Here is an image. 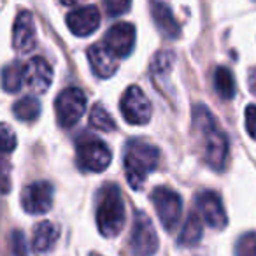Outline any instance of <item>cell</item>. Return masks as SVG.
<instances>
[{"label":"cell","mask_w":256,"mask_h":256,"mask_svg":"<svg viewBox=\"0 0 256 256\" xmlns=\"http://www.w3.org/2000/svg\"><path fill=\"white\" fill-rule=\"evenodd\" d=\"M193 124L204 139V158L206 164L214 170H223L228 160V139L221 132L212 114L206 106H196L193 109Z\"/></svg>","instance_id":"6da1fadb"},{"label":"cell","mask_w":256,"mask_h":256,"mask_svg":"<svg viewBox=\"0 0 256 256\" xmlns=\"http://www.w3.org/2000/svg\"><path fill=\"white\" fill-rule=\"evenodd\" d=\"M160 162V151L156 146L144 140L128 142L124 153V174L134 190H139L144 184L146 178L156 170Z\"/></svg>","instance_id":"7a4b0ae2"},{"label":"cell","mask_w":256,"mask_h":256,"mask_svg":"<svg viewBox=\"0 0 256 256\" xmlns=\"http://www.w3.org/2000/svg\"><path fill=\"white\" fill-rule=\"evenodd\" d=\"M96 226L104 237H116L124 226V204L116 184H106L98 193Z\"/></svg>","instance_id":"3957f363"},{"label":"cell","mask_w":256,"mask_h":256,"mask_svg":"<svg viewBox=\"0 0 256 256\" xmlns=\"http://www.w3.org/2000/svg\"><path fill=\"white\" fill-rule=\"evenodd\" d=\"M151 200H153L160 223L164 224L165 230H176L182 214V200L178 195V192L167 188V186H158L151 193Z\"/></svg>","instance_id":"277c9868"},{"label":"cell","mask_w":256,"mask_h":256,"mask_svg":"<svg viewBox=\"0 0 256 256\" xmlns=\"http://www.w3.org/2000/svg\"><path fill=\"white\" fill-rule=\"evenodd\" d=\"M56 120L62 128H70L82 118L86 110V95L81 88H65L54 102Z\"/></svg>","instance_id":"5b68a950"},{"label":"cell","mask_w":256,"mask_h":256,"mask_svg":"<svg viewBox=\"0 0 256 256\" xmlns=\"http://www.w3.org/2000/svg\"><path fill=\"white\" fill-rule=\"evenodd\" d=\"M120 109L123 114L124 121H128L130 124H148L151 120V102L146 96V93L139 88V86H130L126 92L123 93L120 102Z\"/></svg>","instance_id":"8992f818"},{"label":"cell","mask_w":256,"mask_h":256,"mask_svg":"<svg viewBox=\"0 0 256 256\" xmlns=\"http://www.w3.org/2000/svg\"><path fill=\"white\" fill-rule=\"evenodd\" d=\"M130 248L134 256H153L158 251V235L146 212H137Z\"/></svg>","instance_id":"52a82bcc"},{"label":"cell","mask_w":256,"mask_h":256,"mask_svg":"<svg viewBox=\"0 0 256 256\" xmlns=\"http://www.w3.org/2000/svg\"><path fill=\"white\" fill-rule=\"evenodd\" d=\"M110 151L102 140L88 137L78 146V165L82 170L104 172L110 164Z\"/></svg>","instance_id":"ba28073f"},{"label":"cell","mask_w":256,"mask_h":256,"mask_svg":"<svg viewBox=\"0 0 256 256\" xmlns=\"http://www.w3.org/2000/svg\"><path fill=\"white\" fill-rule=\"evenodd\" d=\"M22 206L28 214H44L53 207V184L48 181H36L23 188Z\"/></svg>","instance_id":"9c48e42d"},{"label":"cell","mask_w":256,"mask_h":256,"mask_svg":"<svg viewBox=\"0 0 256 256\" xmlns=\"http://www.w3.org/2000/svg\"><path fill=\"white\" fill-rule=\"evenodd\" d=\"M102 42L118 58L128 56L136 48V26L132 23H116L106 32Z\"/></svg>","instance_id":"30bf717a"},{"label":"cell","mask_w":256,"mask_h":256,"mask_svg":"<svg viewBox=\"0 0 256 256\" xmlns=\"http://www.w3.org/2000/svg\"><path fill=\"white\" fill-rule=\"evenodd\" d=\"M23 78H25V86H28L34 93H44L53 82V68L48 60L34 56L23 65Z\"/></svg>","instance_id":"8fae6325"},{"label":"cell","mask_w":256,"mask_h":256,"mask_svg":"<svg viewBox=\"0 0 256 256\" xmlns=\"http://www.w3.org/2000/svg\"><path fill=\"white\" fill-rule=\"evenodd\" d=\"M196 207H198L200 216L204 218L210 228H221L226 226V212H224L223 202H221L220 195L214 192H204L196 196Z\"/></svg>","instance_id":"7c38bea8"},{"label":"cell","mask_w":256,"mask_h":256,"mask_svg":"<svg viewBox=\"0 0 256 256\" xmlns=\"http://www.w3.org/2000/svg\"><path fill=\"white\" fill-rule=\"evenodd\" d=\"M37 44L36 23L34 16L28 11L18 12L14 20V28H12V46L20 53H30Z\"/></svg>","instance_id":"4fadbf2b"},{"label":"cell","mask_w":256,"mask_h":256,"mask_svg":"<svg viewBox=\"0 0 256 256\" xmlns=\"http://www.w3.org/2000/svg\"><path fill=\"white\" fill-rule=\"evenodd\" d=\"M67 26L74 36L88 37L100 26V12L95 6L74 9L67 16Z\"/></svg>","instance_id":"5bb4252c"},{"label":"cell","mask_w":256,"mask_h":256,"mask_svg":"<svg viewBox=\"0 0 256 256\" xmlns=\"http://www.w3.org/2000/svg\"><path fill=\"white\" fill-rule=\"evenodd\" d=\"M88 62L93 68V74L102 79L110 78V76L118 70V67H120V58H118L104 42L90 46Z\"/></svg>","instance_id":"9a60e30c"},{"label":"cell","mask_w":256,"mask_h":256,"mask_svg":"<svg viewBox=\"0 0 256 256\" xmlns=\"http://www.w3.org/2000/svg\"><path fill=\"white\" fill-rule=\"evenodd\" d=\"M151 14H153V20L156 23L158 30L164 34L168 39H178L181 36V26H179L178 20L174 18L172 11L162 2H154L151 4Z\"/></svg>","instance_id":"2e32d148"},{"label":"cell","mask_w":256,"mask_h":256,"mask_svg":"<svg viewBox=\"0 0 256 256\" xmlns=\"http://www.w3.org/2000/svg\"><path fill=\"white\" fill-rule=\"evenodd\" d=\"M58 238V230L51 221H42L34 228L32 235V251L36 254H42L53 249Z\"/></svg>","instance_id":"e0dca14e"},{"label":"cell","mask_w":256,"mask_h":256,"mask_svg":"<svg viewBox=\"0 0 256 256\" xmlns=\"http://www.w3.org/2000/svg\"><path fill=\"white\" fill-rule=\"evenodd\" d=\"M202 237V220L196 212H192L186 220L182 232L179 235V244L181 246H195L198 244Z\"/></svg>","instance_id":"ac0fdd59"},{"label":"cell","mask_w":256,"mask_h":256,"mask_svg":"<svg viewBox=\"0 0 256 256\" xmlns=\"http://www.w3.org/2000/svg\"><path fill=\"white\" fill-rule=\"evenodd\" d=\"M12 112L20 121L25 123H32L39 118L40 114V104L36 96H25V98L18 100L12 107Z\"/></svg>","instance_id":"d6986e66"},{"label":"cell","mask_w":256,"mask_h":256,"mask_svg":"<svg viewBox=\"0 0 256 256\" xmlns=\"http://www.w3.org/2000/svg\"><path fill=\"white\" fill-rule=\"evenodd\" d=\"M214 88L221 98H234L235 95V79L234 74L226 67H218L214 72Z\"/></svg>","instance_id":"ffe728a7"},{"label":"cell","mask_w":256,"mask_h":256,"mask_svg":"<svg viewBox=\"0 0 256 256\" xmlns=\"http://www.w3.org/2000/svg\"><path fill=\"white\" fill-rule=\"evenodd\" d=\"M25 84L23 78V65L20 64H9L6 65L2 72V86L8 93H16L22 86Z\"/></svg>","instance_id":"44dd1931"},{"label":"cell","mask_w":256,"mask_h":256,"mask_svg":"<svg viewBox=\"0 0 256 256\" xmlns=\"http://www.w3.org/2000/svg\"><path fill=\"white\" fill-rule=\"evenodd\" d=\"M90 124L93 128H98L100 132H112L116 128L112 116L107 112V109L104 106H95L90 112Z\"/></svg>","instance_id":"7402d4cb"},{"label":"cell","mask_w":256,"mask_h":256,"mask_svg":"<svg viewBox=\"0 0 256 256\" xmlns=\"http://www.w3.org/2000/svg\"><path fill=\"white\" fill-rule=\"evenodd\" d=\"M235 256H256V234H244L235 244Z\"/></svg>","instance_id":"603a6c76"},{"label":"cell","mask_w":256,"mask_h":256,"mask_svg":"<svg viewBox=\"0 0 256 256\" xmlns=\"http://www.w3.org/2000/svg\"><path fill=\"white\" fill-rule=\"evenodd\" d=\"M11 249H12V256H28L26 238L20 230H14L11 234Z\"/></svg>","instance_id":"cb8c5ba5"},{"label":"cell","mask_w":256,"mask_h":256,"mask_svg":"<svg viewBox=\"0 0 256 256\" xmlns=\"http://www.w3.org/2000/svg\"><path fill=\"white\" fill-rule=\"evenodd\" d=\"M106 11L109 16H121L132 6V0H104Z\"/></svg>","instance_id":"d4e9b609"},{"label":"cell","mask_w":256,"mask_h":256,"mask_svg":"<svg viewBox=\"0 0 256 256\" xmlns=\"http://www.w3.org/2000/svg\"><path fill=\"white\" fill-rule=\"evenodd\" d=\"M172 60H174L172 53H167V51H162V53H158L156 56H154L153 64H151V68H153V72L167 70V68H170Z\"/></svg>","instance_id":"484cf974"},{"label":"cell","mask_w":256,"mask_h":256,"mask_svg":"<svg viewBox=\"0 0 256 256\" xmlns=\"http://www.w3.org/2000/svg\"><path fill=\"white\" fill-rule=\"evenodd\" d=\"M2 139H4V144H2L4 153L6 154L12 153V150L16 148V136L11 128H9V124H6V123L2 124Z\"/></svg>","instance_id":"4316f807"},{"label":"cell","mask_w":256,"mask_h":256,"mask_svg":"<svg viewBox=\"0 0 256 256\" xmlns=\"http://www.w3.org/2000/svg\"><path fill=\"white\" fill-rule=\"evenodd\" d=\"M246 130L256 140V106H249L246 109Z\"/></svg>","instance_id":"83f0119b"},{"label":"cell","mask_w":256,"mask_h":256,"mask_svg":"<svg viewBox=\"0 0 256 256\" xmlns=\"http://www.w3.org/2000/svg\"><path fill=\"white\" fill-rule=\"evenodd\" d=\"M249 92L256 95V68H252L251 74H249Z\"/></svg>","instance_id":"f1b7e54d"},{"label":"cell","mask_w":256,"mask_h":256,"mask_svg":"<svg viewBox=\"0 0 256 256\" xmlns=\"http://www.w3.org/2000/svg\"><path fill=\"white\" fill-rule=\"evenodd\" d=\"M60 2L65 6H74V4H78V2H81V0H60Z\"/></svg>","instance_id":"f546056e"}]
</instances>
